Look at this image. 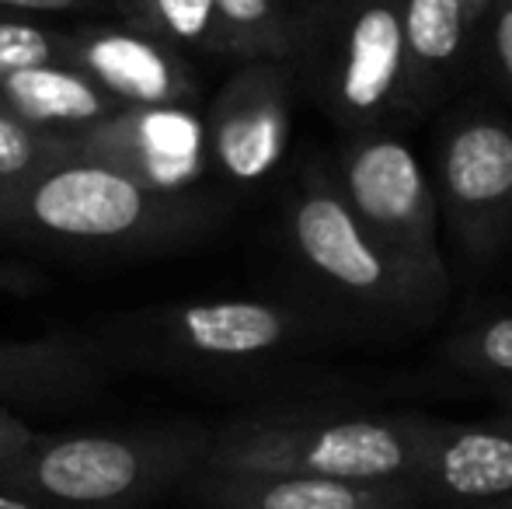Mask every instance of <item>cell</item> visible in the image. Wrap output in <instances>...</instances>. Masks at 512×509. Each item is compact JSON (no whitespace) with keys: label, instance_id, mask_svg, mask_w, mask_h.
I'll list each match as a JSON object with an SVG mask.
<instances>
[{"label":"cell","instance_id":"obj_13","mask_svg":"<svg viewBox=\"0 0 512 509\" xmlns=\"http://www.w3.org/2000/svg\"><path fill=\"white\" fill-rule=\"evenodd\" d=\"M203 509H422L425 499L408 482H335L304 475L196 468L178 485Z\"/></svg>","mask_w":512,"mask_h":509},{"label":"cell","instance_id":"obj_25","mask_svg":"<svg viewBox=\"0 0 512 509\" xmlns=\"http://www.w3.org/2000/svg\"><path fill=\"white\" fill-rule=\"evenodd\" d=\"M46 286V276L32 265L21 262H0V293H14V297H32Z\"/></svg>","mask_w":512,"mask_h":509},{"label":"cell","instance_id":"obj_7","mask_svg":"<svg viewBox=\"0 0 512 509\" xmlns=\"http://www.w3.org/2000/svg\"><path fill=\"white\" fill-rule=\"evenodd\" d=\"M286 227L297 258L338 297L384 314H415L436 307L380 252L328 171H307L290 199Z\"/></svg>","mask_w":512,"mask_h":509},{"label":"cell","instance_id":"obj_3","mask_svg":"<svg viewBox=\"0 0 512 509\" xmlns=\"http://www.w3.org/2000/svg\"><path fill=\"white\" fill-rule=\"evenodd\" d=\"M310 98L363 133L415 109L398 0H310L293 18V53Z\"/></svg>","mask_w":512,"mask_h":509},{"label":"cell","instance_id":"obj_14","mask_svg":"<svg viewBox=\"0 0 512 509\" xmlns=\"http://www.w3.org/2000/svg\"><path fill=\"white\" fill-rule=\"evenodd\" d=\"M108 356L95 339L49 332L42 339L0 342V408H74L102 394Z\"/></svg>","mask_w":512,"mask_h":509},{"label":"cell","instance_id":"obj_11","mask_svg":"<svg viewBox=\"0 0 512 509\" xmlns=\"http://www.w3.org/2000/svg\"><path fill=\"white\" fill-rule=\"evenodd\" d=\"M408 485L425 503L485 506L512 496V415L443 422L415 412V468Z\"/></svg>","mask_w":512,"mask_h":509},{"label":"cell","instance_id":"obj_21","mask_svg":"<svg viewBox=\"0 0 512 509\" xmlns=\"http://www.w3.org/2000/svg\"><path fill=\"white\" fill-rule=\"evenodd\" d=\"M63 157H74L70 136L46 133L0 109V178H18L35 168H46Z\"/></svg>","mask_w":512,"mask_h":509},{"label":"cell","instance_id":"obj_18","mask_svg":"<svg viewBox=\"0 0 512 509\" xmlns=\"http://www.w3.org/2000/svg\"><path fill=\"white\" fill-rule=\"evenodd\" d=\"M112 7L119 11L122 25L178 53H189V49L220 53L213 0H112Z\"/></svg>","mask_w":512,"mask_h":509},{"label":"cell","instance_id":"obj_12","mask_svg":"<svg viewBox=\"0 0 512 509\" xmlns=\"http://www.w3.org/2000/svg\"><path fill=\"white\" fill-rule=\"evenodd\" d=\"M67 35V63L88 74L122 109H175L196 102V74L178 49L122 21H88Z\"/></svg>","mask_w":512,"mask_h":509},{"label":"cell","instance_id":"obj_17","mask_svg":"<svg viewBox=\"0 0 512 509\" xmlns=\"http://www.w3.org/2000/svg\"><path fill=\"white\" fill-rule=\"evenodd\" d=\"M220 53L244 63L279 60L293 53V18L286 0H213Z\"/></svg>","mask_w":512,"mask_h":509},{"label":"cell","instance_id":"obj_16","mask_svg":"<svg viewBox=\"0 0 512 509\" xmlns=\"http://www.w3.org/2000/svg\"><path fill=\"white\" fill-rule=\"evenodd\" d=\"M398 7L415 98L422 105L460 67V56L467 53V39L478 21L460 0H398Z\"/></svg>","mask_w":512,"mask_h":509},{"label":"cell","instance_id":"obj_9","mask_svg":"<svg viewBox=\"0 0 512 509\" xmlns=\"http://www.w3.org/2000/svg\"><path fill=\"white\" fill-rule=\"evenodd\" d=\"M74 157L105 164L157 192H199L213 171L206 123L192 105L122 109L95 126L70 133Z\"/></svg>","mask_w":512,"mask_h":509},{"label":"cell","instance_id":"obj_20","mask_svg":"<svg viewBox=\"0 0 512 509\" xmlns=\"http://www.w3.org/2000/svg\"><path fill=\"white\" fill-rule=\"evenodd\" d=\"M446 356L453 367L474 377H492L499 384H512V314L485 318L464 328L446 342Z\"/></svg>","mask_w":512,"mask_h":509},{"label":"cell","instance_id":"obj_24","mask_svg":"<svg viewBox=\"0 0 512 509\" xmlns=\"http://www.w3.org/2000/svg\"><path fill=\"white\" fill-rule=\"evenodd\" d=\"M35 440L32 422H25L11 408H0V471H7L21 457V450Z\"/></svg>","mask_w":512,"mask_h":509},{"label":"cell","instance_id":"obj_22","mask_svg":"<svg viewBox=\"0 0 512 509\" xmlns=\"http://www.w3.org/2000/svg\"><path fill=\"white\" fill-rule=\"evenodd\" d=\"M485 18H488V49H492V63H495V70H499L506 91L512 95V0H492Z\"/></svg>","mask_w":512,"mask_h":509},{"label":"cell","instance_id":"obj_1","mask_svg":"<svg viewBox=\"0 0 512 509\" xmlns=\"http://www.w3.org/2000/svg\"><path fill=\"white\" fill-rule=\"evenodd\" d=\"M220 220L203 192H157L133 178L63 157L0 178V238L95 255H154L199 241Z\"/></svg>","mask_w":512,"mask_h":509},{"label":"cell","instance_id":"obj_5","mask_svg":"<svg viewBox=\"0 0 512 509\" xmlns=\"http://www.w3.org/2000/svg\"><path fill=\"white\" fill-rule=\"evenodd\" d=\"M307 321L272 300H199L108 318L98 346L147 367H244L297 346Z\"/></svg>","mask_w":512,"mask_h":509},{"label":"cell","instance_id":"obj_27","mask_svg":"<svg viewBox=\"0 0 512 509\" xmlns=\"http://www.w3.org/2000/svg\"><path fill=\"white\" fill-rule=\"evenodd\" d=\"M460 4H464L467 11H471L474 21H481V18H485V11H488V4H492V0H460Z\"/></svg>","mask_w":512,"mask_h":509},{"label":"cell","instance_id":"obj_4","mask_svg":"<svg viewBox=\"0 0 512 509\" xmlns=\"http://www.w3.org/2000/svg\"><path fill=\"white\" fill-rule=\"evenodd\" d=\"M203 468L335 482H408L415 468V412L248 415L213 429Z\"/></svg>","mask_w":512,"mask_h":509},{"label":"cell","instance_id":"obj_6","mask_svg":"<svg viewBox=\"0 0 512 509\" xmlns=\"http://www.w3.org/2000/svg\"><path fill=\"white\" fill-rule=\"evenodd\" d=\"M335 182L380 252L432 304H443L446 265L436 248V192L408 143L384 129L349 133L338 147Z\"/></svg>","mask_w":512,"mask_h":509},{"label":"cell","instance_id":"obj_8","mask_svg":"<svg viewBox=\"0 0 512 509\" xmlns=\"http://www.w3.org/2000/svg\"><path fill=\"white\" fill-rule=\"evenodd\" d=\"M436 182L460 252L495 255L512 231V126L485 109L453 116L439 136Z\"/></svg>","mask_w":512,"mask_h":509},{"label":"cell","instance_id":"obj_29","mask_svg":"<svg viewBox=\"0 0 512 509\" xmlns=\"http://www.w3.org/2000/svg\"><path fill=\"white\" fill-rule=\"evenodd\" d=\"M467 509H512V496L499 499V503H485V506H467Z\"/></svg>","mask_w":512,"mask_h":509},{"label":"cell","instance_id":"obj_23","mask_svg":"<svg viewBox=\"0 0 512 509\" xmlns=\"http://www.w3.org/2000/svg\"><path fill=\"white\" fill-rule=\"evenodd\" d=\"M102 7H112V0H0V14H25V18H39V14L102 11Z\"/></svg>","mask_w":512,"mask_h":509},{"label":"cell","instance_id":"obj_10","mask_svg":"<svg viewBox=\"0 0 512 509\" xmlns=\"http://www.w3.org/2000/svg\"><path fill=\"white\" fill-rule=\"evenodd\" d=\"M209 161L227 182L258 185L290 143V70L279 60L244 63L203 116Z\"/></svg>","mask_w":512,"mask_h":509},{"label":"cell","instance_id":"obj_2","mask_svg":"<svg viewBox=\"0 0 512 509\" xmlns=\"http://www.w3.org/2000/svg\"><path fill=\"white\" fill-rule=\"evenodd\" d=\"M213 429L192 419L35 433L0 489L53 509H140L203 468Z\"/></svg>","mask_w":512,"mask_h":509},{"label":"cell","instance_id":"obj_28","mask_svg":"<svg viewBox=\"0 0 512 509\" xmlns=\"http://www.w3.org/2000/svg\"><path fill=\"white\" fill-rule=\"evenodd\" d=\"M495 394H499V401H502V415H512V384H499Z\"/></svg>","mask_w":512,"mask_h":509},{"label":"cell","instance_id":"obj_26","mask_svg":"<svg viewBox=\"0 0 512 509\" xmlns=\"http://www.w3.org/2000/svg\"><path fill=\"white\" fill-rule=\"evenodd\" d=\"M0 509H53V506L39 503V499L18 496V492H11V489H0Z\"/></svg>","mask_w":512,"mask_h":509},{"label":"cell","instance_id":"obj_19","mask_svg":"<svg viewBox=\"0 0 512 509\" xmlns=\"http://www.w3.org/2000/svg\"><path fill=\"white\" fill-rule=\"evenodd\" d=\"M67 53V28L25 14H0V77L46 63H67Z\"/></svg>","mask_w":512,"mask_h":509},{"label":"cell","instance_id":"obj_15","mask_svg":"<svg viewBox=\"0 0 512 509\" xmlns=\"http://www.w3.org/2000/svg\"><path fill=\"white\" fill-rule=\"evenodd\" d=\"M0 109L35 129L70 136L122 112V105L70 63H46L0 77Z\"/></svg>","mask_w":512,"mask_h":509}]
</instances>
